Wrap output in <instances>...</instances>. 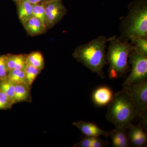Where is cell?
<instances>
[{"mask_svg": "<svg viewBox=\"0 0 147 147\" xmlns=\"http://www.w3.org/2000/svg\"><path fill=\"white\" fill-rule=\"evenodd\" d=\"M107 42L106 37L100 36L76 47L72 56L93 73L97 74L104 79L105 76L103 69L107 64L105 53Z\"/></svg>", "mask_w": 147, "mask_h": 147, "instance_id": "obj_1", "label": "cell"}, {"mask_svg": "<svg viewBox=\"0 0 147 147\" xmlns=\"http://www.w3.org/2000/svg\"><path fill=\"white\" fill-rule=\"evenodd\" d=\"M108 42L109 45L106 60L109 65L108 75L110 79H117L128 71L129 57L133 46L128 40L116 36L108 38Z\"/></svg>", "mask_w": 147, "mask_h": 147, "instance_id": "obj_2", "label": "cell"}, {"mask_svg": "<svg viewBox=\"0 0 147 147\" xmlns=\"http://www.w3.org/2000/svg\"><path fill=\"white\" fill-rule=\"evenodd\" d=\"M137 116L134 103L123 89L114 94L113 100L108 105L107 120L116 127L127 129Z\"/></svg>", "mask_w": 147, "mask_h": 147, "instance_id": "obj_3", "label": "cell"}, {"mask_svg": "<svg viewBox=\"0 0 147 147\" xmlns=\"http://www.w3.org/2000/svg\"><path fill=\"white\" fill-rule=\"evenodd\" d=\"M127 15L121 23L122 37L131 36L147 38V0H134L129 6Z\"/></svg>", "mask_w": 147, "mask_h": 147, "instance_id": "obj_4", "label": "cell"}, {"mask_svg": "<svg viewBox=\"0 0 147 147\" xmlns=\"http://www.w3.org/2000/svg\"><path fill=\"white\" fill-rule=\"evenodd\" d=\"M128 63L131 66V72L123 84V87L147 81V55L133 47L129 57Z\"/></svg>", "mask_w": 147, "mask_h": 147, "instance_id": "obj_5", "label": "cell"}, {"mask_svg": "<svg viewBox=\"0 0 147 147\" xmlns=\"http://www.w3.org/2000/svg\"><path fill=\"white\" fill-rule=\"evenodd\" d=\"M134 103L139 118L147 116V81L123 87Z\"/></svg>", "mask_w": 147, "mask_h": 147, "instance_id": "obj_6", "label": "cell"}, {"mask_svg": "<svg viewBox=\"0 0 147 147\" xmlns=\"http://www.w3.org/2000/svg\"><path fill=\"white\" fill-rule=\"evenodd\" d=\"M46 31L53 28L61 21L67 13L62 0H51L44 2Z\"/></svg>", "mask_w": 147, "mask_h": 147, "instance_id": "obj_7", "label": "cell"}, {"mask_svg": "<svg viewBox=\"0 0 147 147\" xmlns=\"http://www.w3.org/2000/svg\"><path fill=\"white\" fill-rule=\"evenodd\" d=\"M72 124L82 132L86 136L90 137H99L103 136L105 137H110L112 130L105 131L100 128L94 123L81 120L72 123Z\"/></svg>", "mask_w": 147, "mask_h": 147, "instance_id": "obj_8", "label": "cell"}, {"mask_svg": "<svg viewBox=\"0 0 147 147\" xmlns=\"http://www.w3.org/2000/svg\"><path fill=\"white\" fill-rule=\"evenodd\" d=\"M113 90L107 86H101L96 88L93 92L92 99L95 105L98 107L108 105L114 97Z\"/></svg>", "mask_w": 147, "mask_h": 147, "instance_id": "obj_9", "label": "cell"}, {"mask_svg": "<svg viewBox=\"0 0 147 147\" xmlns=\"http://www.w3.org/2000/svg\"><path fill=\"white\" fill-rule=\"evenodd\" d=\"M127 129V132L129 143L134 146L143 147L147 143V137L146 130L140 122L137 125L131 124Z\"/></svg>", "mask_w": 147, "mask_h": 147, "instance_id": "obj_10", "label": "cell"}, {"mask_svg": "<svg viewBox=\"0 0 147 147\" xmlns=\"http://www.w3.org/2000/svg\"><path fill=\"white\" fill-rule=\"evenodd\" d=\"M22 25L28 34L31 36L40 35L47 32L41 21L34 16L25 21Z\"/></svg>", "mask_w": 147, "mask_h": 147, "instance_id": "obj_11", "label": "cell"}, {"mask_svg": "<svg viewBox=\"0 0 147 147\" xmlns=\"http://www.w3.org/2000/svg\"><path fill=\"white\" fill-rule=\"evenodd\" d=\"M7 65L9 71L14 69L24 70L27 65L26 54L5 55Z\"/></svg>", "mask_w": 147, "mask_h": 147, "instance_id": "obj_12", "label": "cell"}, {"mask_svg": "<svg viewBox=\"0 0 147 147\" xmlns=\"http://www.w3.org/2000/svg\"><path fill=\"white\" fill-rule=\"evenodd\" d=\"M126 129L116 127L112 130L110 137H111L113 146L127 147L129 142Z\"/></svg>", "mask_w": 147, "mask_h": 147, "instance_id": "obj_13", "label": "cell"}, {"mask_svg": "<svg viewBox=\"0 0 147 147\" xmlns=\"http://www.w3.org/2000/svg\"><path fill=\"white\" fill-rule=\"evenodd\" d=\"M31 88L26 84H15L13 99L14 104L23 102H31Z\"/></svg>", "mask_w": 147, "mask_h": 147, "instance_id": "obj_14", "label": "cell"}, {"mask_svg": "<svg viewBox=\"0 0 147 147\" xmlns=\"http://www.w3.org/2000/svg\"><path fill=\"white\" fill-rule=\"evenodd\" d=\"M16 5L18 18L22 24L33 16L34 5L27 0H21Z\"/></svg>", "mask_w": 147, "mask_h": 147, "instance_id": "obj_15", "label": "cell"}, {"mask_svg": "<svg viewBox=\"0 0 147 147\" xmlns=\"http://www.w3.org/2000/svg\"><path fill=\"white\" fill-rule=\"evenodd\" d=\"M27 63L42 71L45 67V60L42 53L39 51L32 52L26 56Z\"/></svg>", "mask_w": 147, "mask_h": 147, "instance_id": "obj_16", "label": "cell"}, {"mask_svg": "<svg viewBox=\"0 0 147 147\" xmlns=\"http://www.w3.org/2000/svg\"><path fill=\"white\" fill-rule=\"evenodd\" d=\"M127 39L130 41L134 49L147 55V38L134 35L129 36Z\"/></svg>", "mask_w": 147, "mask_h": 147, "instance_id": "obj_17", "label": "cell"}, {"mask_svg": "<svg viewBox=\"0 0 147 147\" xmlns=\"http://www.w3.org/2000/svg\"><path fill=\"white\" fill-rule=\"evenodd\" d=\"M41 71L36 67L27 64L26 68L24 69L26 84L27 86L32 88V85Z\"/></svg>", "mask_w": 147, "mask_h": 147, "instance_id": "obj_18", "label": "cell"}, {"mask_svg": "<svg viewBox=\"0 0 147 147\" xmlns=\"http://www.w3.org/2000/svg\"><path fill=\"white\" fill-rule=\"evenodd\" d=\"M15 84L8 79L0 82V90L5 94L14 103Z\"/></svg>", "mask_w": 147, "mask_h": 147, "instance_id": "obj_19", "label": "cell"}, {"mask_svg": "<svg viewBox=\"0 0 147 147\" xmlns=\"http://www.w3.org/2000/svg\"><path fill=\"white\" fill-rule=\"evenodd\" d=\"M7 79L15 84H26L24 70L14 69L9 71Z\"/></svg>", "mask_w": 147, "mask_h": 147, "instance_id": "obj_20", "label": "cell"}, {"mask_svg": "<svg viewBox=\"0 0 147 147\" xmlns=\"http://www.w3.org/2000/svg\"><path fill=\"white\" fill-rule=\"evenodd\" d=\"M33 16L36 17L41 21L46 30L45 5L44 2L34 5Z\"/></svg>", "mask_w": 147, "mask_h": 147, "instance_id": "obj_21", "label": "cell"}, {"mask_svg": "<svg viewBox=\"0 0 147 147\" xmlns=\"http://www.w3.org/2000/svg\"><path fill=\"white\" fill-rule=\"evenodd\" d=\"M13 105L14 103L10 98L0 90V110H10Z\"/></svg>", "mask_w": 147, "mask_h": 147, "instance_id": "obj_22", "label": "cell"}, {"mask_svg": "<svg viewBox=\"0 0 147 147\" xmlns=\"http://www.w3.org/2000/svg\"><path fill=\"white\" fill-rule=\"evenodd\" d=\"M9 72L5 55H0V82L7 79Z\"/></svg>", "mask_w": 147, "mask_h": 147, "instance_id": "obj_23", "label": "cell"}, {"mask_svg": "<svg viewBox=\"0 0 147 147\" xmlns=\"http://www.w3.org/2000/svg\"><path fill=\"white\" fill-rule=\"evenodd\" d=\"M93 137L86 136L80 142H77L72 147H91L92 141Z\"/></svg>", "mask_w": 147, "mask_h": 147, "instance_id": "obj_24", "label": "cell"}, {"mask_svg": "<svg viewBox=\"0 0 147 147\" xmlns=\"http://www.w3.org/2000/svg\"><path fill=\"white\" fill-rule=\"evenodd\" d=\"M109 145V143L107 141H103L98 137L93 138L91 147H104Z\"/></svg>", "mask_w": 147, "mask_h": 147, "instance_id": "obj_25", "label": "cell"}, {"mask_svg": "<svg viewBox=\"0 0 147 147\" xmlns=\"http://www.w3.org/2000/svg\"><path fill=\"white\" fill-rule=\"evenodd\" d=\"M32 4L34 5L40 3L44 2L46 1L47 0H27Z\"/></svg>", "mask_w": 147, "mask_h": 147, "instance_id": "obj_26", "label": "cell"}, {"mask_svg": "<svg viewBox=\"0 0 147 147\" xmlns=\"http://www.w3.org/2000/svg\"><path fill=\"white\" fill-rule=\"evenodd\" d=\"M13 1L14 2H15L16 3V4L18 3H19V2L20 1H21V0H13Z\"/></svg>", "mask_w": 147, "mask_h": 147, "instance_id": "obj_27", "label": "cell"}, {"mask_svg": "<svg viewBox=\"0 0 147 147\" xmlns=\"http://www.w3.org/2000/svg\"><path fill=\"white\" fill-rule=\"evenodd\" d=\"M51 1V0H47V1Z\"/></svg>", "mask_w": 147, "mask_h": 147, "instance_id": "obj_28", "label": "cell"}]
</instances>
